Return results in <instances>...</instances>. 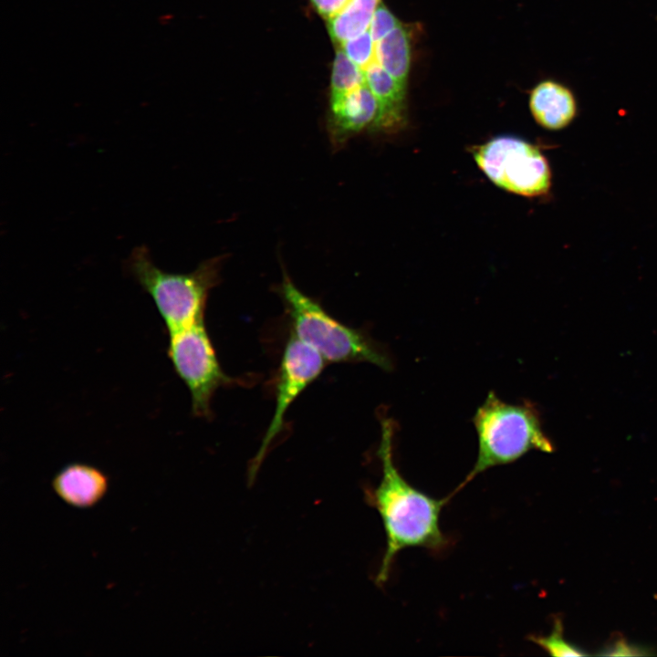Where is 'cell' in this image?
Here are the masks:
<instances>
[{"mask_svg":"<svg viewBox=\"0 0 657 657\" xmlns=\"http://www.w3.org/2000/svg\"><path fill=\"white\" fill-rule=\"evenodd\" d=\"M381 425L378 455L382 476L378 486L367 495L382 520L386 536V548L375 579L379 586L388 580L402 550L423 548L439 552L445 548L448 540L440 527V515L451 499L450 495L433 497L405 480L393 461V423L385 418Z\"/></svg>","mask_w":657,"mask_h":657,"instance_id":"6da1fadb","label":"cell"},{"mask_svg":"<svg viewBox=\"0 0 657 657\" xmlns=\"http://www.w3.org/2000/svg\"><path fill=\"white\" fill-rule=\"evenodd\" d=\"M225 257L206 259L189 273H171L159 268L148 247L141 245L132 249L124 268L151 297L171 334L204 320L207 299L220 282Z\"/></svg>","mask_w":657,"mask_h":657,"instance_id":"7a4b0ae2","label":"cell"},{"mask_svg":"<svg viewBox=\"0 0 657 657\" xmlns=\"http://www.w3.org/2000/svg\"><path fill=\"white\" fill-rule=\"evenodd\" d=\"M473 423L478 437L476 462L451 497L487 469L514 463L531 450L554 451L542 429L539 412L530 402L511 404L490 391L477 408Z\"/></svg>","mask_w":657,"mask_h":657,"instance_id":"3957f363","label":"cell"},{"mask_svg":"<svg viewBox=\"0 0 657 657\" xmlns=\"http://www.w3.org/2000/svg\"><path fill=\"white\" fill-rule=\"evenodd\" d=\"M292 325V335L317 350L326 361L368 362L391 371L389 354L362 329L332 317L303 293L285 274L279 287Z\"/></svg>","mask_w":657,"mask_h":657,"instance_id":"277c9868","label":"cell"},{"mask_svg":"<svg viewBox=\"0 0 657 657\" xmlns=\"http://www.w3.org/2000/svg\"><path fill=\"white\" fill-rule=\"evenodd\" d=\"M474 159L496 186L527 197L547 193L551 185L548 162L537 147L514 136H498L474 147Z\"/></svg>","mask_w":657,"mask_h":657,"instance_id":"5b68a950","label":"cell"},{"mask_svg":"<svg viewBox=\"0 0 657 657\" xmlns=\"http://www.w3.org/2000/svg\"><path fill=\"white\" fill-rule=\"evenodd\" d=\"M167 355L191 395L193 415L210 419L215 391L234 382L223 370L204 320L169 334Z\"/></svg>","mask_w":657,"mask_h":657,"instance_id":"8992f818","label":"cell"},{"mask_svg":"<svg viewBox=\"0 0 657 657\" xmlns=\"http://www.w3.org/2000/svg\"><path fill=\"white\" fill-rule=\"evenodd\" d=\"M325 362L317 350L291 335L285 346L278 369L275 412L250 465V481L255 478L269 445L283 429L287 411L303 391L319 377Z\"/></svg>","mask_w":657,"mask_h":657,"instance_id":"52a82bcc","label":"cell"},{"mask_svg":"<svg viewBox=\"0 0 657 657\" xmlns=\"http://www.w3.org/2000/svg\"><path fill=\"white\" fill-rule=\"evenodd\" d=\"M329 106L328 130L335 149L341 148L351 136L366 128L374 129L379 106L367 84L330 101Z\"/></svg>","mask_w":657,"mask_h":657,"instance_id":"ba28073f","label":"cell"},{"mask_svg":"<svg viewBox=\"0 0 657 657\" xmlns=\"http://www.w3.org/2000/svg\"><path fill=\"white\" fill-rule=\"evenodd\" d=\"M529 109L534 120L551 130L568 126L579 111L574 91L556 79H545L534 87L529 96Z\"/></svg>","mask_w":657,"mask_h":657,"instance_id":"9c48e42d","label":"cell"},{"mask_svg":"<svg viewBox=\"0 0 657 657\" xmlns=\"http://www.w3.org/2000/svg\"><path fill=\"white\" fill-rule=\"evenodd\" d=\"M52 487L67 504L79 508L97 504L108 489V477L99 469L86 464L64 466L54 476Z\"/></svg>","mask_w":657,"mask_h":657,"instance_id":"30bf717a","label":"cell"},{"mask_svg":"<svg viewBox=\"0 0 657 657\" xmlns=\"http://www.w3.org/2000/svg\"><path fill=\"white\" fill-rule=\"evenodd\" d=\"M363 71L366 84L379 106V115L374 129L391 130L400 128L404 120L406 89L375 59Z\"/></svg>","mask_w":657,"mask_h":657,"instance_id":"8fae6325","label":"cell"},{"mask_svg":"<svg viewBox=\"0 0 657 657\" xmlns=\"http://www.w3.org/2000/svg\"><path fill=\"white\" fill-rule=\"evenodd\" d=\"M375 60L406 89L411 61L410 35L402 25L375 43Z\"/></svg>","mask_w":657,"mask_h":657,"instance_id":"7c38bea8","label":"cell"},{"mask_svg":"<svg viewBox=\"0 0 657 657\" xmlns=\"http://www.w3.org/2000/svg\"><path fill=\"white\" fill-rule=\"evenodd\" d=\"M380 0H349L346 5L328 20L331 39L339 45L369 30Z\"/></svg>","mask_w":657,"mask_h":657,"instance_id":"4fadbf2b","label":"cell"},{"mask_svg":"<svg viewBox=\"0 0 657 657\" xmlns=\"http://www.w3.org/2000/svg\"><path fill=\"white\" fill-rule=\"evenodd\" d=\"M366 84L363 69L338 47L332 67L329 102Z\"/></svg>","mask_w":657,"mask_h":657,"instance_id":"5bb4252c","label":"cell"},{"mask_svg":"<svg viewBox=\"0 0 657 657\" xmlns=\"http://www.w3.org/2000/svg\"><path fill=\"white\" fill-rule=\"evenodd\" d=\"M528 640L541 647L552 656H583L587 655L581 649L570 644L564 639L562 621H554L553 631L548 636L531 635Z\"/></svg>","mask_w":657,"mask_h":657,"instance_id":"9a60e30c","label":"cell"},{"mask_svg":"<svg viewBox=\"0 0 657 657\" xmlns=\"http://www.w3.org/2000/svg\"><path fill=\"white\" fill-rule=\"evenodd\" d=\"M339 47L361 69H364L375 59V42L369 30L347 40Z\"/></svg>","mask_w":657,"mask_h":657,"instance_id":"2e32d148","label":"cell"},{"mask_svg":"<svg viewBox=\"0 0 657 657\" xmlns=\"http://www.w3.org/2000/svg\"><path fill=\"white\" fill-rule=\"evenodd\" d=\"M401 25L402 23L391 11L385 5L380 4L374 12L369 31L376 43Z\"/></svg>","mask_w":657,"mask_h":657,"instance_id":"e0dca14e","label":"cell"},{"mask_svg":"<svg viewBox=\"0 0 657 657\" xmlns=\"http://www.w3.org/2000/svg\"><path fill=\"white\" fill-rule=\"evenodd\" d=\"M316 11L326 20L337 15L349 0H310Z\"/></svg>","mask_w":657,"mask_h":657,"instance_id":"ac0fdd59","label":"cell"},{"mask_svg":"<svg viewBox=\"0 0 657 657\" xmlns=\"http://www.w3.org/2000/svg\"><path fill=\"white\" fill-rule=\"evenodd\" d=\"M640 651L639 649H636L635 647L630 646L625 641H616L615 644L610 645L607 650L604 651L601 654L604 655H640L642 652H637Z\"/></svg>","mask_w":657,"mask_h":657,"instance_id":"d6986e66","label":"cell"}]
</instances>
